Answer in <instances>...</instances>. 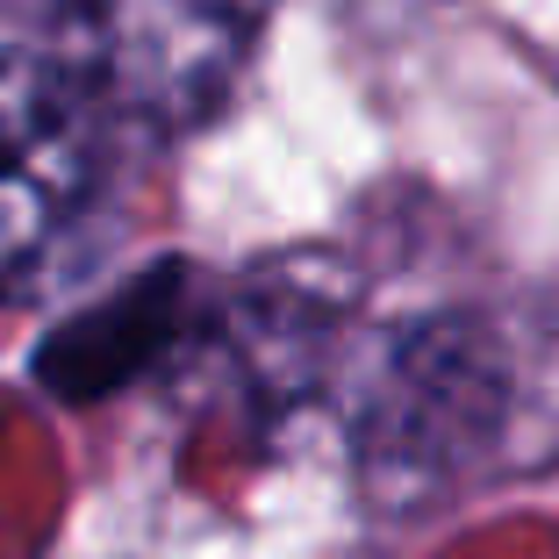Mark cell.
<instances>
[{"label": "cell", "mask_w": 559, "mask_h": 559, "mask_svg": "<svg viewBox=\"0 0 559 559\" xmlns=\"http://www.w3.org/2000/svg\"><path fill=\"white\" fill-rule=\"evenodd\" d=\"M273 0H66V72L108 108L194 122L237 86Z\"/></svg>", "instance_id": "1"}, {"label": "cell", "mask_w": 559, "mask_h": 559, "mask_svg": "<svg viewBox=\"0 0 559 559\" xmlns=\"http://www.w3.org/2000/svg\"><path fill=\"white\" fill-rule=\"evenodd\" d=\"M502 416V373L474 330H416L388 359L359 424V466L388 502L430 495L460 460H474Z\"/></svg>", "instance_id": "2"}, {"label": "cell", "mask_w": 559, "mask_h": 559, "mask_svg": "<svg viewBox=\"0 0 559 559\" xmlns=\"http://www.w3.org/2000/svg\"><path fill=\"white\" fill-rule=\"evenodd\" d=\"M94 194V94L66 58L0 50V280L66 245Z\"/></svg>", "instance_id": "3"}]
</instances>
